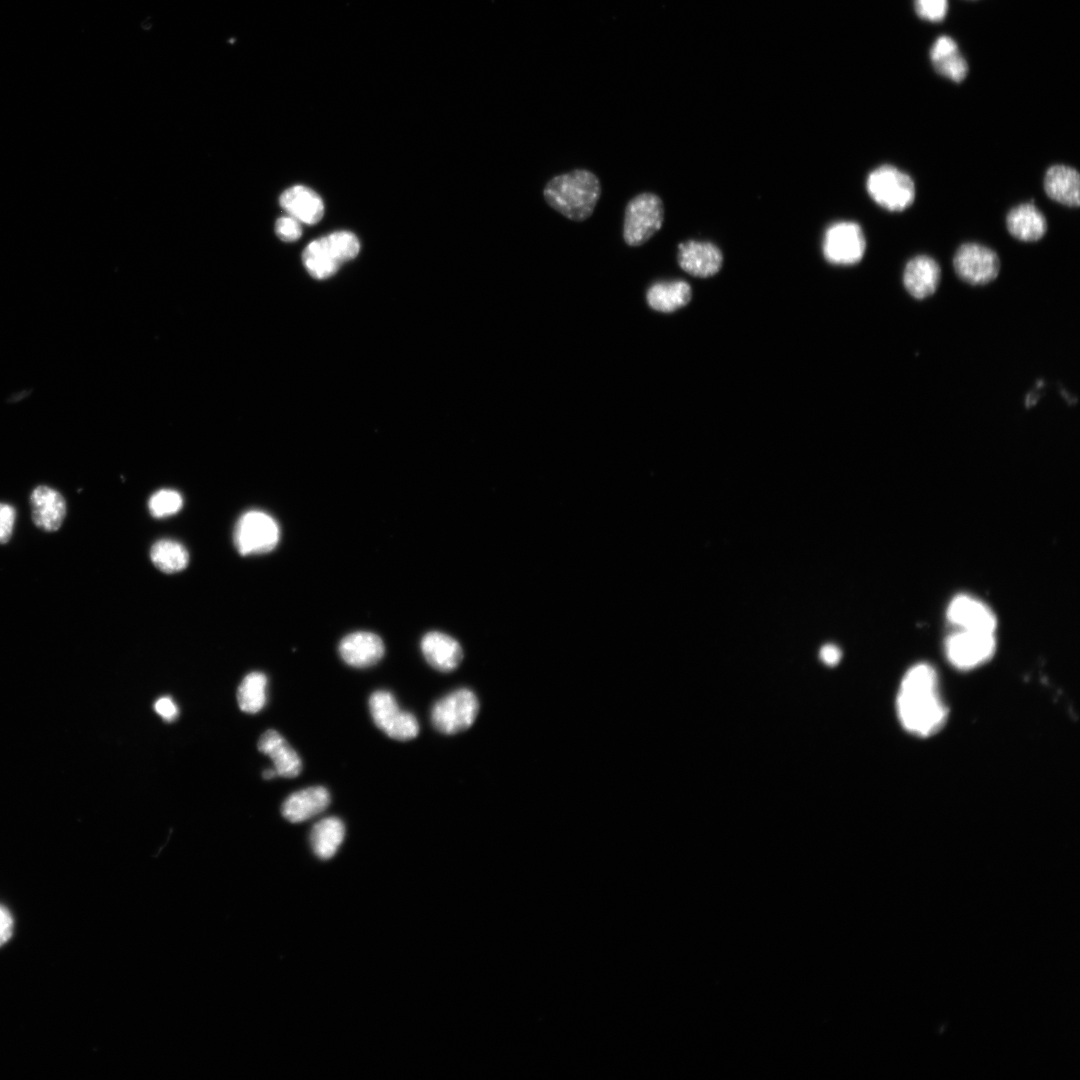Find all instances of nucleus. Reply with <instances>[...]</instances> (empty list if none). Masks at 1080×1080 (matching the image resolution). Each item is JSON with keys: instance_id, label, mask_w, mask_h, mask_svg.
<instances>
[{"instance_id": "nucleus-1", "label": "nucleus", "mask_w": 1080, "mask_h": 1080, "mask_svg": "<svg viewBox=\"0 0 1080 1080\" xmlns=\"http://www.w3.org/2000/svg\"><path fill=\"white\" fill-rule=\"evenodd\" d=\"M896 703L900 723L913 735L931 736L946 722L948 710L939 693L937 674L929 664H916L906 672Z\"/></svg>"}, {"instance_id": "nucleus-2", "label": "nucleus", "mask_w": 1080, "mask_h": 1080, "mask_svg": "<svg viewBox=\"0 0 1080 1080\" xmlns=\"http://www.w3.org/2000/svg\"><path fill=\"white\" fill-rule=\"evenodd\" d=\"M600 195V181L587 169L556 175L543 189L544 199L552 209L577 222L592 215Z\"/></svg>"}, {"instance_id": "nucleus-3", "label": "nucleus", "mask_w": 1080, "mask_h": 1080, "mask_svg": "<svg viewBox=\"0 0 1080 1080\" xmlns=\"http://www.w3.org/2000/svg\"><path fill=\"white\" fill-rule=\"evenodd\" d=\"M360 244L348 231H338L310 242L303 252V263L316 279H325L339 269L343 262L355 258Z\"/></svg>"}, {"instance_id": "nucleus-4", "label": "nucleus", "mask_w": 1080, "mask_h": 1080, "mask_svg": "<svg viewBox=\"0 0 1080 1080\" xmlns=\"http://www.w3.org/2000/svg\"><path fill=\"white\" fill-rule=\"evenodd\" d=\"M664 214V205L658 195L643 192L634 196L624 211V242L631 247L645 244L661 229Z\"/></svg>"}, {"instance_id": "nucleus-5", "label": "nucleus", "mask_w": 1080, "mask_h": 1080, "mask_svg": "<svg viewBox=\"0 0 1080 1080\" xmlns=\"http://www.w3.org/2000/svg\"><path fill=\"white\" fill-rule=\"evenodd\" d=\"M866 188L871 198L889 211H902L915 199L911 177L892 165H882L867 177Z\"/></svg>"}, {"instance_id": "nucleus-6", "label": "nucleus", "mask_w": 1080, "mask_h": 1080, "mask_svg": "<svg viewBox=\"0 0 1080 1080\" xmlns=\"http://www.w3.org/2000/svg\"><path fill=\"white\" fill-rule=\"evenodd\" d=\"M479 712V701L471 690L460 688L440 698L432 707L431 721L440 733L453 735L468 729Z\"/></svg>"}, {"instance_id": "nucleus-7", "label": "nucleus", "mask_w": 1080, "mask_h": 1080, "mask_svg": "<svg viewBox=\"0 0 1080 1080\" xmlns=\"http://www.w3.org/2000/svg\"><path fill=\"white\" fill-rule=\"evenodd\" d=\"M280 539V528L269 514L250 510L238 519L234 529V544L241 555L267 553Z\"/></svg>"}, {"instance_id": "nucleus-8", "label": "nucleus", "mask_w": 1080, "mask_h": 1080, "mask_svg": "<svg viewBox=\"0 0 1080 1080\" xmlns=\"http://www.w3.org/2000/svg\"><path fill=\"white\" fill-rule=\"evenodd\" d=\"M369 710L375 725L388 737L408 741L419 733L416 717L402 710L395 697L388 691L378 690L369 698Z\"/></svg>"}, {"instance_id": "nucleus-9", "label": "nucleus", "mask_w": 1080, "mask_h": 1080, "mask_svg": "<svg viewBox=\"0 0 1080 1080\" xmlns=\"http://www.w3.org/2000/svg\"><path fill=\"white\" fill-rule=\"evenodd\" d=\"M994 633L958 630L950 635L945 644L950 663L960 670H970L984 664L994 654Z\"/></svg>"}, {"instance_id": "nucleus-10", "label": "nucleus", "mask_w": 1080, "mask_h": 1080, "mask_svg": "<svg viewBox=\"0 0 1080 1080\" xmlns=\"http://www.w3.org/2000/svg\"><path fill=\"white\" fill-rule=\"evenodd\" d=\"M823 255L836 265H853L865 254L866 239L859 224L841 221L829 226L824 234Z\"/></svg>"}, {"instance_id": "nucleus-11", "label": "nucleus", "mask_w": 1080, "mask_h": 1080, "mask_svg": "<svg viewBox=\"0 0 1080 1080\" xmlns=\"http://www.w3.org/2000/svg\"><path fill=\"white\" fill-rule=\"evenodd\" d=\"M953 265L957 275L971 285H984L993 281L1000 270L998 255L977 243L961 245L955 253Z\"/></svg>"}, {"instance_id": "nucleus-12", "label": "nucleus", "mask_w": 1080, "mask_h": 1080, "mask_svg": "<svg viewBox=\"0 0 1080 1080\" xmlns=\"http://www.w3.org/2000/svg\"><path fill=\"white\" fill-rule=\"evenodd\" d=\"M677 260L685 272L695 277L706 278L715 275L721 269L723 254L712 242L688 240L678 245Z\"/></svg>"}, {"instance_id": "nucleus-13", "label": "nucleus", "mask_w": 1080, "mask_h": 1080, "mask_svg": "<svg viewBox=\"0 0 1080 1080\" xmlns=\"http://www.w3.org/2000/svg\"><path fill=\"white\" fill-rule=\"evenodd\" d=\"M947 618L959 630L968 631L994 633L997 623L994 613L986 604L965 594L951 600Z\"/></svg>"}, {"instance_id": "nucleus-14", "label": "nucleus", "mask_w": 1080, "mask_h": 1080, "mask_svg": "<svg viewBox=\"0 0 1080 1080\" xmlns=\"http://www.w3.org/2000/svg\"><path fill=\"white\" fill-rule=\"evenodd\" d=\"M338 652L346 664L355 668H367L381 660L385 647L377 634L356 631L342 638Z\"/></svg>"}, {"instance_id": "nucleus-15", "label": "nucleus", "mask_w": 1080, "mask_h": 1080, "mask_svg": "<svg viewBox=\"0 0 1080 1080\" xmlns=\"http://www.w3.org/2000/svg\"><path fill=\"white\" fill-rule=\"evenodd\" d=\"M420 648L428 664L440 672L453 671L463 658L459 642L440 631L426 633L421 639Z\"/></svg>"}, {"instance_id": "nucleus-16", "label": "nucleus", "mask_w": 1080, "mask_h": 1080, "mask_svg": "<svg viewBox=\"0 0 1080 1080\" xmlns=\"http://www.w3.org/2000/svg\"><path fill=\"white\" fill-rule=\"evenodd\" d=\"M33 523L40 529L53 532L58 530L66 515V503L63 496L48 486L36 487L30 496Z\"/></svg>"}, {"instance_id": "nucleus-17", "label": "nucleus", "mask_w": 1080, "mask_h": 1080, "mask_svg": "<svg viewBox=\"0 0 1080 1080\" xmlns=\"http://www.w3.org/2000/svg\"><path fill=\"white\" fill-rule=\"evenodd\" d=\"M940 276V267L933 258L925 255L916 256L905 266L903 284L912 297L924 299L934 294L939 285Z\"/></svg>"}, {"instance_id": "nucleus-18", "label": "nucleus", "mask_w": 1080, "mask_h": 1080, "mask_svg": "<svg viewBox=\"0 0 1080 1080\" xmlns=\"http://www.w3.org/2000/svg\"><path fill=\"white\" fill-rule=\"evenodd\" d=\"M330 793L322 786H313L294 792L283 802L281 812L293 823L306 821L326 810Z\"/></svg>"}, {"instance_id": "nucleus-19", "label": "nucleus", "mask_w": 1080, "mask_h": 1080, "mask_svg": "<svg viewBox=\"0 0 1080 1080\" xmlns=\"http://www.w3.org/2000/svg\"><path fill=\"white\" fill-rule=\"evenodd\" d=\"M279 202L289 216L302 223L315 224L324 214L322 199L306 186L295 185L288 188L281 194Z\"/></svg>"}, {"instance_id": "nucleus-20", "label": "nucleus", "mask_w": 1080, "mask_h": 1080, "mask_svg": "<svg viewBox=\"0 0 1080 1080\" xmlns=\"http://www.w3.org/2000/svg\"><path fill=\"white\" fill-rule=\"evenodd\" d=\"M258 749L272 759L277 775L293 778L301 772L299 755L277 731L264 732L258 741Z\"/></svg>"}, {"instance_id": "nucleus-21", "label": "nucleus", "mask_w": 1080, "mask_h": 1080, "mask_svg": "<svg viewBox=\"0 0 1080 1080\" xmlns=\"http://www.w3.org/2000/svg\"><path fill=\"white\" fill-rule=\"evenodd\" d=\"M1044 189L1053 200L1070 207L1079 206V173L1065 165L1050 167L1044 177Z\"/></svg>"}, {"instance_id": "nucleus-22", "label": "nucleus", "mask_w": 1080, "mask_h": 1080, "mask_svg": "<svg viewBox=\"0 0 1080 1080\" xmlns=\"http://www.w3.org/2000/svg\"><path fill=\"white\" fill-rule=\"evenodd\" d=\"M1010 234L1021 241H1037L1047 231L1044 215L1032 203H1025L1010 210L1006 218Z\"/></svg>"}, {"instance_id": "nucleus-23", "label": "nucleus", "mask_w": 1080, "mask_h": 1080, "mask_svg": "<svg viewBox=\"0 0 1080 1080\" xmlns=\"http://www.w3.org/2000/svg\"><path fill=\"white\" fill-rule=\"evenodd\" d=\"M691 297L690 285L682 280L655 283L646 295L649 306L660 312H673L688 304Z\"/></svg>"}, {"instance_id": "nucleus-24", "label": "nucleus", "mask_w": 1080, "mask_h": 1080, "mask_svg": "<svg viewBox=\"0 0 1080 1080\" xmlns=\"http://www.w3.org/2000/svg\"><path fill=\"white\" fill-rule=\"evenodd\" d=\"M345 837L344 823L337 817H327L317 822L310 833L313 852L320 859L335 855Z\"/></svg>"}, {"instance_id": "nucleus-25", "label": "nucleus", "mask_w": 1080, "mask_h": 1080, "mask_svg": "<svg viewBox=\"0 0 1080 1080\" xmlns=\"http://www.w3.org/2000/svg\"><path fill=\"white\" fill-rule=\"evenodd\" d=\"M153 564L165 573L183 570L189 561L186 548L177 541L162 539L154 543L150 551Z\"/></svg>"}, {"instance_id": "nucleus-26", "label": "nucleus", "mask_w": 1080, "mask_h": 1080, "mask_svg": "<svg viewBox=\"0 0 1080 1080\" xmlns=\"http://www.w3.org/2000/svg\"><path fill=\"white\" fill-rule=\"evenodd\" d=\"M267 677L261 672L247 674L237 691L239 708L246 713L259 712L266 703Z\"/></svg>"}, {"instance_id": "nucleus-27", "label": "nucleus", "mask_w": 1080, "mask_h": 1080, "mask_svg": "<svg viewBox=\"0 0 1080 1080\" xmlns=\"http://www.w3.org/2000/svg\"><path fill=\"white\" fill-rule=\"evenodd\" d=\"M183 505L181 495L171 489H162L155 492L149 499L148 508L155 518H165L176 514Z\"/></svg>"}, {"instance_id": "nucleus-28", "label": "nucleus", "mask_w": 1080, "mask_h": 1080, "mask_svg": "<svg viewBox=\"0 0 1080 1080\" xmlns=\"http://www.w3.org/2000/svg\"><path fill=\"white\" fill-rule=\"evenodd\" d=\"M932 63L939 74L957 83L964 80L968 72L967 62L958 50L933 60Z\"/></svg>"}, {"instance_id": "nucleus-29", "label": "nucleus", "mask_w": 1080, "mask_h": 1080, "mask_svg": "<svg viewBox=\"0 0 1080 1080\" xmlns=\"http://www.w3.org/2000/svg\"><path fill=\"white\" fill-rule=\"evenodd\" d=\"M915 10L919 17L939 22L946 14L947 0H915Z\"/></svg>"}, {"instance_id": "nucleus-30", "label": "nucleus", "mask_w": 1080, "mask_h": 1080, "mask_svg": "<svg viewBox=\"0 0 1080 1080\" xmlns=\"http://www.w3.org/2000/svg\"><path fill=\"white\" fill-rule=\"evenodd\" d=\"M275 233L283 241H295L302 234L300 222L292 216L280 217L275 223Z\"/></svg>"}, {"instance_id": "nucleus-31", "label": "nucleus", "mask_w": 1080, "mask_h": 1080, "mask_svg": "<svg viewBox=\"0 0 1080 1080\" xmlns=\"http://www.w3.org/2000/svg\"><path fill=\"white\" fill-rule=\"evenodd\" d=\"M16 510L7 503H0V544L7 543L11 538L15 523Z\"/></svg>"}, {"instance_id": "nucleus-32", "label": "nucleus", "mask_w": 1080, "mask_h": 1080, "mask_svg": "<svg viewBox=\"0 0 1080 1080\" xmlns=\"http://www.w3.org/2000/svg\"><path fill=\"white\" fill-rule=\"evenodd\" d=\"M154 709L165 721H173L178 715L176 704L168 696L157 699L154 703Z\"/></svg>"}, {"instance_id": "nucleus-33", "label": "nucleus", "mask_w": 1080, "mask_h": 1080, "mask_svg": "<svg viewBox=\"0 0 1080 1080\" xmlns=\"http://www.w3.org/2000/svg\"><path fill=\"white\" fill-rule=\"evenodd\" d=\"M956 50H958V47L953 39L941 36L933 44L930 50V58L933 61Z\"/></svg>"}, {"instance_id": "nucleus-34", "label": "nucleus", "mask_w": 1080, "mask_h": 1080, "mask_svg": "<svg viewBox=\"0 0 1080 1080\" xmlns=\"http://www.w3.org/2000/svg\"><path fill=\"white\" fill-rule=\"evenodd\" d=\"M13 918L10 912L0 905V946L5 944L13 933Z\"/></svg>"}, {"instance_id": "nucleus-35", "label": "nucleus", "mask_w": 1080, "mask_h": 1080, "mask_svg": "<svg viewBox=\"0 0 1080 1080\" xmlns=\"http://www.w3.org/2000/svg\"><path fill=\"white\" fill-rule=\"evenodd\" d=\"M841 655L840 649L834 644H826L822 646L819 651V657L822 662L830 666L838 664Z\"/></svg>"}, {"instance_id": "nucleus-36", "label": "nucleus", "mask_w": 1080, "mask_h": 1080, "mask_svg": "<svg viewBox=\"0 0 1080 1080\" xmlns=\"http://www.w3.org/2000/svg\"><path fill=\"white\" fill-rule=\"evenodd\" d=\"M276 775H277V772H276V770H275V769H266V770H265V771L263 772V778H264V779H272V778H274V777H275Z\"/></svg>"}]
</instances>
